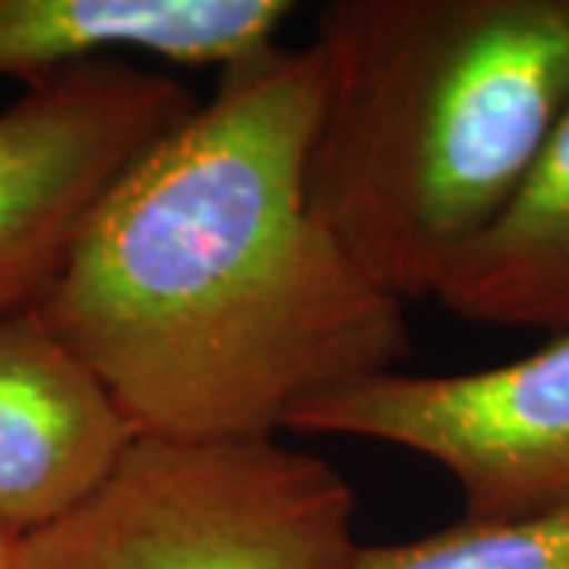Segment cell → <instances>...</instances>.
Instances as JSON below:
<instances>
[{
  "label": "cell",
  "instance_id": "obj_6",
  "mask_svg": "<svg viewBox=\"0 0 569 569\" xmlns=\"http://www.w3.org/2000/svg\"><path fill=\"white\" fill-rule=\"evenodd\" d=\"M137 430L32 310L0 313V526L17 538L82 503Z\"/></svg>",
  "mask_w": 569,
  "mask_h": 569
},
{
  "label": "cell",
  "instance_id": "obj_3",
  "mask_svg": "<svg viewBox=\"0 0 569 569\" xmlns=\"http://www.w3.org/2000/svg\"><path fill=\"white\" fill-rule=\"evenodd\" d=\"M355 488L272 440L137 437L82 503L20 538L13 569H346Z\"/></svg>",
  "mask_w": 569,
  "mask_h": 569
},
{
  "label": "cell",
  "instance_id": "obj_2",
  "mask_svg": "<svg viewBox=\"0 0 569 569\" xmlns=\"http://www.w3.org/2000/svg\"><path fill=\"white\" fill-rule=\"evenodd\" d=\"M307 200L396 301H427L569 111V0H332Z\"/></svg>",
  "mask_w": 569,
  "mask_h": 569
},
{
  "label": "cell",
  "instance_id": "obj_1",
  "mask_svg": "<svg viewBox=\"0 0 569 569\" xmlns=\"http://www.w3.org/2000/svg\"><path fill=\"white\" fill-rule=\"evenodd\" d=\"M313 44H272L152 142L77 228L32 313L137 437L272 440L326 392L399 370L406 305L307 200Z\"/></svg>",
  "mask_w": 569,
  "mask_h": 569
},
{
  "label": "cell",
  "instance_id": "obj_4",
  "mask_svg": "<svg viewBox=\"0 0 569 569\" xmlns=\"http://www.w3.org/2000/svg\"><path fill=\"white\" fill-rule=\"evenodd\" d=\"M284 430L425 456L456 481L462 519L567 512L569 332L485 370L367 377L301 406Z\"/></svg>",
  "mask_w": 569,
  "mask_h": 569
},
{
  "label": "cell",
  "instance_id": "obj_10",
  "mask_svg": "<svg viewBox=\"0 0 569 569\" xmlns=\"http://www.w3.org/2000/svg\"><path fill=\"white\" fill-rule=\"evenodd\" d=\"M17 548H20V538L10 529L0 526V569H13V563H17Z\"/></svg>",
  "mask_w": 569,
  "mask_h": 569
},
{
  "label": "cell",
  "instance_id": "obj_9",
  "mask_svg": "<svg viewBox=\"0 0 569 569\" xmlns=\"http://www.w3.org/2000/svg\"><path fill=\"white\" fill-rule=\"evenodd\" d=\"M346 569H569V509L456 526L415 541L361 545Z\"/></svg>",
  "mask_w": 569,
  "mask_h": 569
},
{
  "label": "cell",
  "instance_id": "obj_5",
  "mask_svg": "<svg viewBox=\"0 0 569 569\" xmlns=\"http://www.w3.org/2000/svg\"><path fill=\"white\" fill-rule=\"evenodd\" d=\"M197 104L168 73L96 61L0 111V313L36 307L89 209Z\"/></svg>",
  "mask_w": 569,
  "mask_h": 569
},
{
  "label": "cell",
  "instance_id": "obj_8",
  "mask_svg": "<svg viewBox=\"0 0 569 569\" xmlns=\"http://www.w3.org/2000/svg\"><path fill=\"white\" fill-rule=\"evenodd\" d=\"M433 301L466 323L569 332V111L507 209L449 266Z\"/></svg>",
  "mask_w": 569,
  "mask_h": 569
},
{
  "label": "cell",
  "instance_id": "obj_7",
  "mask_svg": "<svg viewBox=\"0 0 569 569\" xmlns=\"http://www.w3.org/2000/svg\"><path fill=\"white\" fill-rule=\"evenodd\" d=\"M295 13L291 0H0V77L32 86L123 54L222 73L279 44Z\"/></svg>",
  "mask_w": 569,
  "mask_h": 569
}]
</instances>
